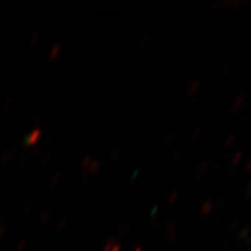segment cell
I'll use <instances>...</instances> for the list:
<instances>
[{
    "label": "cell",
    "mask_w": 251,
    "mask_h": 251,
    "mask_svg": "<svg viewBox=\"0 0 251 251\" xmlns=\"http://www.w3.org/2000/svg\"><path fill=\"white\" fill-rule=\"evenodd\" d=\"M147 40H148V36H147V35H146V36H143V40H142V42H141V43H140V46H139L140 48H142V47L144 46V43H146V41H147Z\"/></svg>",
    "instance_id": "30bf717a"
},
{
    "label": "cell",
    "mask_w": 251,
    "mask_h": 251,
    "mask_svg": "<svg viewBox=\"0 0 251 251\" xmlns=\"http://www.w3.org/2000/svg\"><path fill=\"white\" fill-rule=\"evenodd\" d=\"M199 80H194L192 84H191L190 89H188V96H193L194 93H196V91L198 90V87H199Z\"/></svg>",
    "instance_id": "3957f363"
},
{
    "label": "cell",
    "mask_w": 251,
    "mask_h": 251,
    "mask_svg": "<svg viewBox=\"0 0 251 251\" xmlns=\"http://www.w3.org/2000/svg\"><path fill=\"white\" fill-rule=\"evenodd\" d=\"M200 131H201V129H200V128H197V129H196V131H194L193 136H192V139H193V140H196V139H197V137H198V136H199Z\"/></svg>",
    "instance_id": "9c48e42d"
},
{
    "label": "cell",
    "mask_w": 251,
    "mask_h": 251,
    "mask_svg": "<svg viewBox=\"0 0 251 251\" xmlns=\"http://www.w3.org/2000/svg\"><path fill=\"white\" fill-rule=\"evenodd\" d=\"M100 166H101V163H100L99 161H93V162H91V164L89 165V168H87L86 170H87V172H89V174L93 175L99 170Z\"/></svg>",
    "instance_id": "7a4b0ae2"
},
{
    "label": "cell",
    "mask_w": 251,
    "mask_h": 251,
    "mask_svg": "<svg viewBox=\"0 0 251 251\" xmlns=\"http://www.w3.org/2000/svg\"><path fill=\"white\" fill-rule=\"evenodd\" d=\"M119 153H120V151H119L118 149L114 150V151H113V152L111 153V156H109V161H114V159L117 158V157L119 156Z\"/></svg>",
    "instance_id": "ba28073f"
},
{
    "label": "cell",
    "mask_w": 251,
    "mask_h": 251,
    "mask_svg": "<svg viewBox=\"0 0 251 251\" xmlns=\"http://www.w3.org/2000/svg\"><path fill=\"white\" fill-rule=\"evenodd\" d=\"M212 211H213V202L212 201H206V202L202 203L201 209H200V214L206 216V215H208Z\"/></svg>",
    "instance_id": "6da1fadb"
},
{
    "label": "cell",
    "mask_w": 251,
    "mask_h": 251,
    "mask_svg": "<svg viewBox=\"0 0 251 251\" xmlns=\"http://www.w3.org/2000/svg\"><path fill=\"white\" fill-rule=\"evenodd\" d=\"M59 50H61V46L59 45L55 46L54 49H52V51H51V56H50V58L55 59L56 57H57V55L59 54Z\"/></svg>",
    "instance_id": "277c9868"
},
{
    "label": "cell",
    "mask_w": 251,
    "mask_h": 251,
    "mask_svg": "<svg viewBox=\"0 0 251 251\" xmlns=\"http://www.w3.org/2000/svg\"><path fill=\"white\" fill-rule=\"evenodd\" d=\"M157 211H158V207H155V208H153L152 211H151V215L152 216H157V214H158V213H157Z\"/></svg>",
    "instance_id": "8fae6325"
},
{
    "label": "cell",
    "mask_w": 251,
    "mask_h": 251,
    "mask_svg": "<svg viewBox=\"0 0 251 251\" xmlns=\"http://www.w3.org/2000/svg\"><path fill=\"white\" fill-rule=\"evenodd\" d=\"M177 198H178V193L177 192H174L171 194V197H170V199H169V203H170V205H172V203H175V201L176 200H177Z\"/></svg>",
    "instance_id": "52a82bcc"
},
{
    "label": "cell",
    "mask_w": 251,
    "mask_h": 251,
    "mask_svg": "<svg viewBox=\"0 0 251 251\" xmlns=\"http://www.w3.org/2000/svg\"><path fill=\"white\" fill-rule=\"evenodd\" d=\"M178 157H179V153H176V155L174 156V161H176V159H178Z\"/></svg>",
    "instance_id": "4fadbf2b"
},
{
    "label": "cell",
    "mask_w": 251,
    "mask_h": 251,
    "mask_svg": "<svg viewBox=\"0 0 251 251\" xmlns=\"http://www.w3.org/2000/svg\"><path fill=\"white\" fill-rule=\"evenodd\" d=\"M207 166H208V163H203V164H201L200 165V168H199V170H198V172H197V177H200V176H201L203 172L206 171V169H207Z\"/></svg>",
    "instance_id": "5b68a950"
},
{
    "label": "cell",
    "mask_w": 251,
    "mask_h": 251,
    "mask_svg": "<svg viewBox=\"0 0 251 251\" xmlns=\"http://www.w3.org/2000/svg\"><path fill=\"white\" fill-rule=\"evenodd\" d=\"M171 139H172V135H170V136H169V139H166V142H170Z\"/></svg>",
    "instance_id": "5bb4252c"
},
{
    "label": "cell",
    "mask_w": 251,
    "mask_h": 251,
    "mask_svg": "<svg viewBox=\"0 0 251 251\" xmlns=\"http://www.w3.org/2000/svg\"><path fill=\"white\" fill-rule=\"evenodd\" d=\"M91 162H92V159H91L90 156H86L85 158H84L83 163H81V168L83 169H87L89 168V165L91 164Z\"/></svg>",
    "instance_id": "8992f818"
},
{
    "label": "cell",
    "mask_w": 251,
    "mask_h": 251,
    "mask_svg": "<svg viewBox=\"0 0 251 251\" xmlns=\"http://www.w3.org/2000/svg\"><path fill=\"white\" fill-rule=\"evenodd\" d=\"M59 177H61V174H57V176H56L55 179H54V184H55V183H57L58 179H59Z\"/></svg>",
    "instance_id": "7c38bea8"
}]
</instances>
